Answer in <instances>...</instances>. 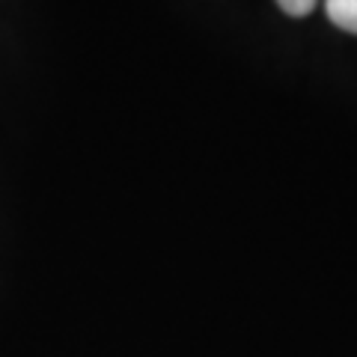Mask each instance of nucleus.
I'll return each mask as SVG.
<instances>
[{
  "mask_svg": "<svg viewBox=\"0 0 357 357\" xmlns=\"http://www.w3.org/2000/svg\"><path fill=\"white\" fill-rule=\"evenodd\" d=\"M325 13L331 24L357 36V0H325Z\"/></svg>",
  "mask_w": 357,
  "mask_h": 357,
  "instance_id": "obj_1",
  "label": "nucleus"
},
{
  "mask_svg": "<svg viewBox=\"0 0 357 357\" xmlns=\"http://www.w3.org/2000/svg\"><path fill=\"white\" fill-rule=\"evenodd\" d=\"M277 6H280L286 15H292V18H304V15H310L312 9H316V0H277Z\"/></svg>",
  "mask_w": 357,
  "mask_h": 357,
  "instance_id": "obj_2",
  "label": "nucleus"
}]
</instances>
